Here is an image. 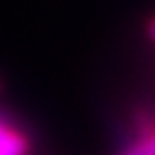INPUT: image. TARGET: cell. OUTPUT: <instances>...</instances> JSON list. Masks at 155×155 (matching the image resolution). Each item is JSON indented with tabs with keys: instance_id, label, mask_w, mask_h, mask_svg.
<instances>
[{
	"instance_id": "cell-2",
	"label": "cell",
	"mask_w": 155,
	"mask_h": 155,
	"mask_svg": "<svg viewBox=\"0 0 155 155\" xmlns=\"http://www.w3.org/2000/svg\"><path fill=\"white\" fill-rule=\"evenodd\" d=\"M116 155H155V131L129 140Z\"/></svg>"
},
{
	"instance_id": "cell-3",
	"label": "cell",
	"mask_w": 155,
	"mask_h": 155,
	"mask_svg": "<svg viewBox=\"0 0 155 155\" xmlns=\"http://www.w3.org/2000/svg\"><path fill=\"white\" fill-rule=\"evenodd\" d=\"M147 32H149V37L155 41V17H151V19H149V24H147Z\"/></svg>"
},
{
	"instance_id": "cell-1",
	"label": "cell",
	"mask_w": 155,
	"mask_h": 155,
	"mask_svg": "<svg viewBox=\"0 0 155 155\" xmlns=\"http://www.w3.org/2000/svg\"><path fill=\"white\" fill-rule=\"evenodd\" d=\"M32 151L30 136L7 112L0 110V155H28Z\"/></svg>"
}]
</instances>
